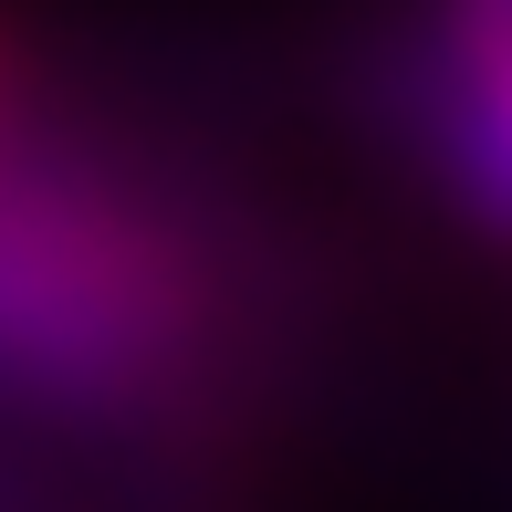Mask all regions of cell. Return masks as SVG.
<instances>
[{
  "label": "cell",
  "instance_id": "cell-1",
  "mask_svg": "<svg viewBox=\"0 0 512 512\" xmlns=\"http://www.w3.org/2000/svg\"><path fill=\"white\" fill-rule=\"evenodd\" d=\"M157 272L95 199L0 189V366L42 387H115L157 345Z\"/></svg>",
  "mask_w": 512,
  "mask_h": 512
},
{
  "label": "cell",
  "instance_id": "cell-2",
  "mask_svg": "<svg viewBox=\"0 0 512 512\" xmlns=\"http://www.w3.org/2000/svg\"><path fill=\"white\" fill-rule=\"evenodd\" d=\"M450 126L460 178L512 209V0H450Z\"/></svg>",
  "mask_w": 512,
  "mask_h": 512
}]
</instances>
